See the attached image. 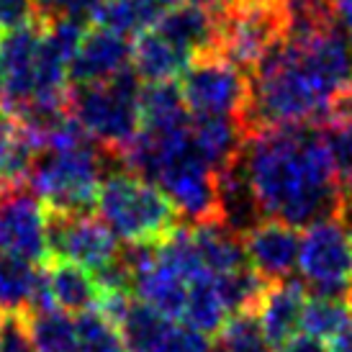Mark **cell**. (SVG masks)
Returning <instances> with one entry per match:
<instances>
[{"instance_id": "8", "label": "cell", "mask_w": 352, "mask_h": 352, "mask_svg": "<svg viewBox=\"0 0 352 352\" xmlns=\"http://www.w3.org/2000/svg\"><path fill=\"white\" fill-rule=\"evenodd\" d=\"M180 96L193 116H239L250 100V75L219 52H206L180 75Z\"/></svg>"}, {"instance_id": "13", "label": "cell", "mask_w": 352, "mask_h": 352, "mask_svg": "<svg viewBox=\"0 0 352 352\" xmlns=\"http://www.w3.org/2000/svg\"><path fill=\"white\" fill-rule=\"evenodd\" d=\"M193 59L190 52L165 36L155 23L137 34L131 44V69L142 82H173L190 67Z\"/></svg>"}, {"instance_id": "6", "label": "cell", "mask_w": 352, "mask_h": 352, "mask_svg": "<svg viewBox=\"0 0 352 352\" xmlns=\"http://www.w3.org/2000/svg\"><path fill=\"white\" fill-rule=\"evenodd\" d=\"M283 31L280 0H229L216 13V52L252 75Z\"/></svg>"}, {"instance_id": "5", "label": "cell", "mask_w": 352, "mask_h": 352, "mask_svg": "<svg viewBox=\"0 0 352 352\" xmlns=\"http://www.w3.org/2000/svg\"><path fill=\"white\" fill-rule=\"evenodd\" d=\"M142 80L129 67L96 85L69 88V116L111 155H124L142 129Z\"/></svg>"}, {"instance_id": "16", "label": "cell", "mask_w": 352, "mask_h": 352, "mask_svg": "<svg viewBox=\"0 0 352 352\" xmlns=\"http://www.w3.org/2000/svg\"><path fill=\"white\" fill-rule=\"evenodd\" d=\"M155 26L183 50L190 52L193 57L216 52V13L198 8L188 0H180L162 10Z\"/></svg>"}, {"instance_id": "19", "label": "cell", "mask_w": 352, "mask_h": 352, "mask_svg": "<svg viewBox=\"0 0 352 352\" xmlns=\"http://www.w3.org/2000/svg\"><path fill=\"white\" fill-rule=\"evenodd\" d=\"M170 327L173 319H167L162 311H157L155 306L139 298H131L124 319L118 324V332L124 337L129 352H152L170 332Z\"/></svg>"}, {"instance_id": "30", "label": "cell", "mask_w": 352, "mask_h": 352, "mask_svg": "<svg viewBox=\"0 0 352 352\" xmlns=\"http://www.w3.org/2000/svg\"><path fill=\"white\" fill-rule=\"evenodd\" d=\"M36 19L31 0H0V34Z\"/></svg>"}, {"instance_id": "28", "label": "cell", "mask_w": 352, "mask_h": 352, "mask_svg": "<svg viewBox=\"0 0 352 352\" xmlns=\"http://www.w3.org/2000/svg\"><path fill=\"white\" fill-rule=\"evenodd\" d=\"M152 352H214V344L208 342V334L198 332L193 327H170V332L162 337Z\"/></svg>"}, {"instance_id": "12", "label": "cell", "mask_w": 352, "mask_h": 352, "mask_svg": "<svg viewBox=\"0 0 352 352\" xmlns=\"http://www.w3.org/2000/svg\"><path fill=\"white\" fill-rule=\"evenodd\" d=\"M131 67V44L124 34L106 26L85 31L75 57L69 62V88L72 85H96L121 75Z\"/></svg>"}, {"instance_id": "35", "label": "cell", "mask_w": 352, "mask_h": 352, "mask_svg": "<svg viewBox=\"0 0 352 352\" xmlns=\"http://www.w3.org/2000/svg\"><path fill=\"white\" fill-rule=\"evenodd\" d=\"M344 301H347V306H350V314H352V285L347 288V296H344Z\"/></svg>"}, {"instance_id": "20", "label": "cell", "mask_w": 352, "mask_h": 352, "mask_svg": "<svg viewBox=\"0 0 352 352\" xmlns=\"http://www.w3.org/2000/svg\"><path fill=\"white\" fill-rule=\"evenodd\" d=\"M139 108H142V129H170L186 124L190 118V111L186 108V100L175 82H144Z\"/></svg>"}, {"instance_id": "32", "label": "cell", "mask_w": 352, "mask_h": 352, "mask_svg": "<svg viewBox=\"0 0 352 352\" xmlns=\"http://www.w3.org/2000/svg\"><path fill=\"white\" fill-rule=\"evenodd\" d=\"M334 23L352 44V0H332Z\"/></svg>"}, {"instance_id": "2", "label": "cell", "mask_w": 352, "mask_h": 352, "mask_svg": "<svg viewBox=\"0 0 352 352\" xmlns=\"http://www.w3.org/2000/svg\"><path fill=\"white\" fill-rule=\"evenodd\" d=\"M344 93H352V44L337 23L306 39L280 36L250 75L242 124L247 134L294 124L322 126Z\"/></svg>"}, {"instance_id": "3", "label": "cell", "mask_w": 352, "mask_h": 352, "mask_svg": "<svg viewBox=\"0 0 352 352\" xmlns=\"http://www.w3.org/2000/svg\"><path fill=\"white\" fill-rule=\"evenodd\" d=\"M100 219L126 245H160L180 226L170 198L126 165L111 167L96 198Z\"/></svg>"}, {"instance_id": "14", "label": "cell", "mask_w": 352, "mask_h": 352, "mask_svg": "<svg viewBox=\"0 0 352 352\" xmlns=\"http://www.w3.org/2000/svg\"><path fill=\"white\" fill-rule=\"evenodd\" d=\"M306 285L301 280L285 278L278 283H267L263 298L257 303V316L263 324L270 344H283L301 329L303 306H306Z\"/></svg>"}, {"instance_id": "24", "label": "cell", "mask_w": 352, "mask_h": 352, "mask_svg": "<svg viewBox=\"0 0 352 352\" xmlns=\"http://www.w3.org/2000/svg\"><path fill=\"white\" fill-rule=\"evenodd\" d=\"M216 350L219 352H273V344L265 334L260 316L254 309L232 314L221 329H219V340H216Z\"/></svg>"}, {"instance_id": "11", "label": "cell", "mask_w": 352, "mask_h": 352, "mask_svg": "<svg viewBox=\"0 0 352 352\" xmlns=\"http://www.w3.org/2000/svg\"><path fill=\"white\" fill-rule=\"evenodd\" d=\"M247 263L265 283H278L291 278L298 265L301 236L296 226L283 224L278 219H263L242 236Z\"/></svg>"}, {"instance_id": "1", "label": "cell", "mask_w": 352, "mask_h": 352, "mask_svg": "<svg viewBox=\"0 0 352 352\" xmlns=\"http://www.w3.org/2000/svg\"><path fill=\"white\" fill-rule=\"evenodd\" d=\"M236 167L263 219L298 229L342 214L344 193L324 126L294 124L250 131Z\"/></svg>"}, {"instance_id": "15", "label": "cell", "mask_w": 352, "mask_h": 352, "mask_svg": "<svg viewBox=\"0 0 352 352\" xmlns=\"http://www.w3.org/2000/svg\"><path fill=\"white\" fill-rule=\"evenodd\" d=\"M190 137L208 165L224 173L236 162L245 147L247 129L239 116H193L190 113Z\"/></svg>"}, {"instance_id": "25", "label": "cell", "mask_w": 352, "mask_h": 352, "mask_svg": "<svg viewBox=\"0 0 352 352\" xmlns=\"http://www.w3.org/2000/svg\"><path fill=\"white\" fill-rule=\"evenodd\" d=\"M75 324H78V352H129L118 327L98 309L78 314Z\"/></svg>"}, {"instance_id": "7", "label": "cell", "mask_w": 352, "mask_h": 352, "mask_svg": "<svg viewBox=\"0 0 352 352\" xmlns=\"http://www.w3.org/2000/svg\"><path fill=\"white\" fill-rule=\"evenodd\" d=\"M296 267L311 294L347 296L352 285V232L342 216H329L306 226Z\"/></svg>"}, {"instance_id": "10", "label": "cell", "mask_w": 352, "mask_h": 352, "mask_svg": "<svg viewBox=\"0 0 352 352\" xmlns=\"http://www.w3.org/2000/svg\"><path fill=\"white\" fill-rule=\"evenodd\" d=\"M0 252L26 263H50V206L31 188L0 193Z\"/></svg>"}, {"instance_id": "31", "label": "cell", "mask_w": 352, "mask_h": 352, "mask_svg": "<svg viewBox=\"0 0 352 352\" xmlns=\"http://www.w3.org/2000/svg\"><path fill=\"white\" fill-rule=\"evenodd\" d=\"M275 352H329V350H327V344H324L322 340H316V337L303 332V334L291 337L288 342L278 344V350Z\"/></svg>"}, {"instance_id": "21", "label": "cell", "mask_w": 352, "mask_h": 352, "mask_svg": "<svg viewBox=\"0 0 352 352\" xmlns=\"http://www.w3.org/2000/svg\"><path fill=\"white\" fill-rule=\"evenodd\" d=\"M26 327L36 352H78V324L62 309L26 314Z\"/></svg>"}, {"instance_id": "9", "label": "cell", "mask_w": 352, "mask_h": 352, "mask_svg": "<svg viewBox=\"0 0 352 352\" xmlns=\"http://www.w3.org/2000/svg\"><path fill=\"white\" fill-rule=\"evenodd\" d=\"M124 257L118 236L90 211L50 208V260H72L90 273L106 270Z\"/></svg>"}, {"instance_id": "22", "label": "cell", "mask_w": 352, "mask_h": 352, "mask_svg": "<svg viewBox=\"0 0 352 352\" xmlns=\"http://www.w3.org/2000/svg\"><path fill=\"white\" fill-rule=\"evenodd\" d=\"M352 327L350 306L342 296H309L303 306L301 329L316 340H334Z\"/></svg>"}, {"instance_id": "4", "label": "cell", "mask_w": 352, "mask_h": 352, "mask_svg": "<svg viewBox=\"0 0 352 352\" xmlns=\"http://www.w3.org/2000/svg\"><path fill=\"white\" fill-rule=\"evenodd\" d=\"M111 155L90 137L69 147H44L29 170L26 183L54 211H90Z\"/></svg>"}, {"instance_id": "34", "label": "cell", "mask_w": 352, "mask_h": 352, "mask_svg": "<svg viewBox=\"0 0 352 352\" xmlns=\"http://www.w3.org/2000/svg\"><path fill=\"white\" fill-rule=\"evenodd\" d=\"M160 8H170V6H175V3H180V0H155Z\"/></svg>"}, {"instance_id": "27", "label": "cell", "mask_w": 352, "mask_h": 352, "mask_svg": "<svg viewBox=\"0 0 352 352\" xmlns=\"http://www.w3.org/2000/svg\"><path fill=\"white\" fill-rule=\"evenodd\" d=\"M332 147L337 177L347 201H352V126H324Z\"/></svg>"}, {"instance_id": "17", "label": "cell", "mask_w": 352, "mask_h": 352, "mask_svg": "<svg viewBox=\"0 0 352 352\" xmlns=\"http://www.w3.org/2000/svg\"><path fill=\"white\" fill-rule=\"evenodd\" d=\"M50 294L57 309L67 314H82L96 309L100 301V285L88 267L72 260H50L44 263Z\"/></svg>"}, {"instance_id": "29", "label": "cell", "mask_w": 352, "mask_h": 352, "mask_svg": "<svg viewBox=\"0 0 352 352\" xmlns=\"http://www.w3.org/2000/svg\"><path fill=\"white\" fill-rule=\"evenodd\" d=\"M0 352H36L26 316H0Z\"/></svg>"}, {"instance_id": "26", "label": "cell", "mask_w": 352, "mask_h": 352, "mask_svg": "<svg viewBox=\"0 0 352 352\" xmlns=\"http://www.w3.org/2000/svg\"><path fill=\"white\" fill-rule=\"evenodd\" d=\"M34 13L39 21H57V19H72V21H93L96 10L103 6V0H31Z\"/></svg>"}, {"instance_id": "23", "label": "cell", "mask_w": 352, "mask_h": 352, "mask_svg": "<svg viewBox=\"0 0 352 352\" xmlns=\"http://www.w3.org/2000/svg\"><path fill=\"white\" fill-rule=\"evenodd\" d=\"M162 10L165 8H160L155 0H103V6L96 10L93 21L98 26L124 34V36L129 34L137 36L160 19Z\"/></svg>"}, {"instance_id": "18", "label": "cell", "mask_w": 352, "mask_h": 352, "mask_svg": "<svg viewBox=\"0 0 352 352\" xmlns=\"http://www.w3.org/2000/svg\"><path fill=\"white\" fill-rule=\"evenodd\" d=\"M41 265L0 252V316H26L41 283Z\"/></svg>"}, {"instance_id": "33", "label": "cell", "mask_w": 352, "mask_h": 352, "mask_svg": "<svg viewBox=\"0 0 352 352\" xmlns=\"http://www.w3.org/2000/svg\"><path fill=\"white\" fill-rule=\"evenodd\" d=\"M188 3H193V6H198V8L211 10V13H221V10L229 6V0H188Z\"/></svg>"}]
</instances>
